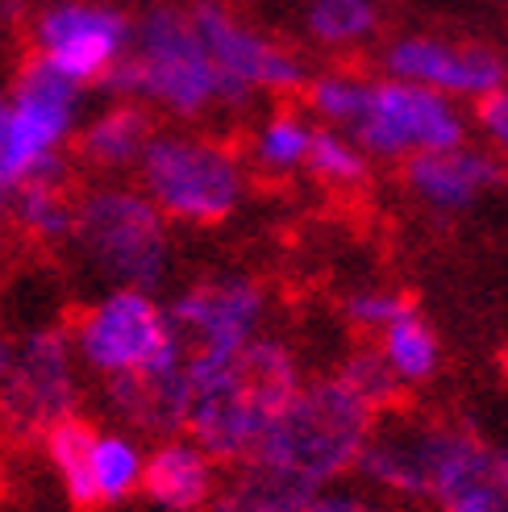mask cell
Instances as JSON below:
<instances>
[{"mask_svg": "<svg viewBox=\"0 0 508 512\" xmlns=\"http://www.w3.org/2000/svg\"><path fill=\"white\" fill-rule=\"evenodd\" d=\"M479 130L492 138V146L500 155H508V88H500L488 100H479Z\"/></svg>", "mask_w": 508, "mask_h": 512, "instance_id": "obj_29", "label": "cell"}, {"mask_svg": "<svg viewBox=\"0 0 508 512\" xmlns=\"http://www.w3.org/2000/svg\"><path fill=\"white\" fill-rule=\"evenodd\" d=\"M130 21L96 0H55L34 17V59L55 67L71 84H96L121 63Z\"/></svg>", "mask_w": 508, "mask_h": 512, "instance_id": "obj_11", "label": "cell"}, {"mask_svg": "<svg viewBox=\"0 0 508 512\" xmlns=\"http://www.w3.org/2000/svg\"><path fill=\"white\" fill-rule=\"evenodd\" d=\"M500 159L479 146H446V150H425V155L404 159V184L409 192L434 213H467L475 209L488 192L500 188Z\"/></svg>", "mask_w": 508, "mask_h": 512, "instance_id": "obj_16", "label": "cell"}, {"mask_svg": "<svg viewBox=\"0 0 508 512\" xmlns=\"http://www.w3.org/2000/svg\"><path fill=\"white\" fill-rule=\"evenodd\" d=\"M350 392H359L375 413H384V408H392L396 404V396L404 392L400 383H396V375L388 371V363L379 358V350H354V354H346L342 358V367L334 371Z\"/></svg>", "mask_w": 508, "mask_h": 512, "instance_id": "obj_26", "label": "cell"}, {"mask_svg": "<svg viewBox=\"0 0 508 512\" xmlns=\"http://www.w3.org/2000/svg\"><path fill=\"white\" fill-rule=\"evenodd\" d=\"M309 109L346 134L367 159H413L425 150H446L467 142V117L450 96L392 75H350L329 71L304 84Z\"/></svg>", "mask_w": 508, "mask_h": 512, "instance_id": "obj_2", "label": "cell"}, {"mask_svg": "<svg viewBox=\"0 0 508 512\" xmlns=\"http://www.w3.org/2000/svg\"><path fill=\"white\" fill-rule=\"evenodd\" d=\"M75 354L100 375H167L184 371L188 350L171 329L167 309L155 292L142 288H109L92 309L75 321Z\"/></svg>", "mask_w": 508, "mask_h": 512, "instance_id": "obj_7", "label": "cell"}, {"mask_svg": "<svg viewBox=\"0 0 508 512\" xmlns=\"http://www.w3.org/2000/svg\"><path fill=\"white\" fill-rule=\"evenodd\" d=\"M84 109V88L55 67L30 59L9 92L5 113V188L17 192L38 179L63 175V146L71 142Z\"/></svg>", "mask_w": 508, "mask_h": 512, "instance_id": "obj_8", "label": "cell"}, {"mask_svg": "<svg viewBox=\"0 0 508 512\" xmlns=\"http://www.w3.org/2000/svg\"><path fill=\"white\" fill-rule=\"evenodd\" d=\"M313 130L300 113H271L259 130H254L250 155L259 163V171L267 175H292L309 163V146H313Z\"/></svg>", "mask_w": 508, "mask_h": 512, "instance_id": "obj_23", "label": "cell"}, {"mask_svg": "<svg viewBox=\"0 0 508 512\" xmlns=\"http://www.w3.org/2000/svg\"><path fill=\"white\" fill-rule=\"evenodd\" d=\"M150 134H155L150 113L142 105H134V100H121V105L105 109L96 121H88L80 150H84V159L100 171H125V167H138Z\"/></svg>", "mask_w": 508, "mask_h": 512, "instance_id": "obj_18", "label": "cell"}, {"mask_svg": "<svg viewBox=\"0 0 508 512\" xmlns=\"http://www.w3.org/2000/svg\"><path fill=\"white\" fill-rule=\"evenodd\" d=\"M375 421L379 413L359 392H350L338 375H321L313 383H300V392L267 425L246 458L317 496L354 475Z\"/></svg>", "mask_w": 508, "mask_h": 512, "instance_id": "obj_3", "label": "cell"}, {"mask_svg": "<svg viewBox=\"0 0 508 512\" xmlns=\"http://www.w3.org/2000/svg\"><path fill=\"white\" fill-rule=\"evenodd\" d=\"M384 13H379V0H309L304 9V30L321 46H363L379 34Z\"/></svg>", "mask_w": 508, "mask_h": 512, "instance_id": "obj_22", "label": "cell"}, {"mask_svg": "<svg viewBox=\"0 0 508 512\" xmlns=\"http://www.w3.org/2000/svg\"><path fill=\"white\" fill-rule=\"evenodd\" d=\"M9 209H13V192H5V188H0V221L9 217Z\"/></svg>", "mask_w": 508, "mask_h": 512, "instance_id": "obj_32", "label": "cell"}, {"mask_svg": "<svg viewBox=\"0 0 508 512\" xmlns=\"http://www.w3.org/2000/svg\"><path fill=\"white\" fill-rule=\"evenodd\" d=\"M163 309L188 354H238L263 334L267 292L246 275H221L184 288Z\"/></svg>", "mask_w": 508, "mask_h": 512, "instance_id": "obj_12", "label": "cell"}, {"mask_svg": "<svg viewBox=\"0 0 508 512\" xmlns=\"http://www.w3.org/2000/svg\"><path fill=\"white\" fill-rule=\"evenodd\" d=\"M492 471H496V483L508 500V446H492Z\"/></svg>", "mask_w": 508, "mask_h": 512, "instance_id": "obj_30", "label": "cell"}, {"mask_svg": "<svg viewBox=\"0 0 508 512\" xmlns=\"http://www.w3.org/2000/svg\"><path fill=\"white\" fill-rule=\"evenodd\" d=\"M309 167L317 179H325V184L334 188H354L367 179V155L359 146H354L346 134L338 130H313V146H309Z\"/></svg>", "mask_w": 508, "mask_h": 512, "instance_id": "obj_25", "label": "cell"}, {"mask_svg": "<svg viewBox=\"0 0 508 512\" xmlns=\"http://www.w3.org/2000/svg\"><path fill=\"white\" fill-rule=\"evenodd\" d=\"M71 238L84 263L113 288L155 292L171 267L167 217L146 200L142 188L100 184L75 204Z\"/></svg>", "mask_w": 508, "mask_h": 512, "instance_id": "obj_5", "label": "cell"}, {"mask_svg": "<svg viewBox=\"0 0 508 512\" xmlns=\"http://www.w3.org/2000/svg\"><path fill=\"white\" fill-rule=\"evenodd\" d=\"M80 379H75L71 342L59 329L0 338V413L17 429H46L75 413Z\"/></svg>", "mask_w": 508, "mask_h": 512, "instance_id": "obj_9", "label": "cell"}, {"mask_svg": "<svg viewBox=\"0 0 508 512\" xmlns=\"http://www.w3.org/2000/svg\"><path fill=\"white\" fill-rule=\"evenodd\" d=\"M142 463H146V450L121 429H109L92 438V488H96V504L100 508H113L125 504L130 496H138L142 488Z\"/></svg>", "mask_w": 508, "mask_h": 512, "instance_id": "obj_21", "label": "cell"}, {"mask_svg": "<svg viewBox=\"0 0 508 512\" xmlns=\"http://www.w3.org/2000/svg\"><path fill=\"white\" fill-rule=\"evenodd\" d=\"M184 433L213 463L234 467L300 392V358L284 338L259 334L238 354H188Z\"/></svg>", "mask_w": 508, "mask_h": 512, "instance_id": "obj_1", "label": "cell"}, {"mask_svg": "<svg viewBox=\"0 0 508 512\" xmlns=\"http://www.w3.org/2000/svg\"><path fill=\"white\" fill-rule=\"evenodd\" d=\"M434 512H508L492 471V442L467 425L429 421V496Z\"/></svg>", "mask_w": 508, "mask_h": 512, "instance_id": "obj_14", "label": "cell"}, {"mask_svg": "<svg viewBox=\"0 0 508 512\" xmlns=\"http://www.w3.org/2000/svg\"><path fill=\"white\" fill-rule=\"evenodd\" d=\"M142 192L167 221L217 225L246 200V167L238 150L196 134H150L138 159Z\"/></svg>", "mask_w": 508, "mask_h": 512, "instance_id": "obj_6", "label": "cell"}, {"mask_svg": "<svg viewBox=\"0 0 508 512\" xmlns=\"http://www.w3.org/2000/svg\"><path fill=\"white\" fill-rule=\"evenodd\" d=\"M367 488L388 504H425L429 496V421H384L354 463Z\"/></svg>", "mask_w": 508, "mask_h": 512, "instance_id": "obj_15", "label": "cell"}, {"mask_svg": "<svg viewBox=\"0 0 508 512\" xmlns=\"http://www.w3.org/2000/svg\"><path fill=\"white\" fill-rule=\"evenodd\" d=\"M5 113H9V96L0 92V188H5Z\"/></svg>", "mask_w": 508, "mask_h": 512, "instance_id": "obj_31", "label": "cell"}, {"mask_svg": "<svg viewBox=\"0 0 508 512\" xmlns=\"http://www.w3.org/2000/svg\"><path fill=\"white\" fill-rule=\"evenodd\" d=\"M200 42H205L213 67L221 80L234 88V96L246 100L254 92H296L309 84V67L296 50L271 42L254 25H246L238 13H230L221 0H196L188 9Z\"/></svg>", "mask_w": 508, "mask_h": 512, "instance_id": "obj_10", "label": "cell"}, {"mask_svg": "<svg viewBox=\"0 0 508 512\" xmlns=\"http://www.w3.org/2000/svg\"><path fill=\"white\" fill-rule=\"evenodd\" d=\"M17 225L38 242H67L71 225H75V204L63 196L59 179H38L13 192V209Z\"/></svg>", "mask_w": 508, "mask_h": 512, "instance_id": "obj_24", "label": "cell"}, {"mask_svg": "<svg viewBox=\"0 0 508 512\" xmlns=\"http://www.w3.org/2000/svg\"><path fill=\"white\" fill-rule=\"evenodd\" d=\"M217 467L221 463H213L188 433H171L146 454L138 492L163 512H205L221 483Z\"/></svg>", "mask_w": 508, "mask_h": 512, "instance_id": "obj_17", "label": "cell"}, {"mask_svg": "<svg viewBox=\"0 0 508 512\" xmlns=\"http://www.w3.org/2000/svg\"><path fill=\"white\" fill-rule=\"evenodd\" d=\"M300 512H400L396 504L379 500V496H367V492H350V488H325L317 492Z\"/></svg>", "mask_w": 508, "mask_h": 512, "instance_id": "obj_28", "label": "cell"}, {"mask_svg": "<svg viewBox=\"0 0 508 512\" xmlns=\"http://www.w3.org/2000/svg\"><path fill=\"white\" fill-rule=\"evenodd\" d=\"M42 438H46V458H50V467H55L71 508L75 512H100L96 488H92V438H96V429L84 417L67 413L59 421H50L42 429Z\"/></svg>", "mask_w": 508, "mask_h": 512, "instance_id": "obj_20", "label": "cell"}, {"mask_svg": "<svg viewBox=\"0 0 508 512\" xmlns=\"http://www.w3.org/2000/svg\"><path fill=\"white\" fill-rule=\"evenodd\" d=\"M384 71L392 80L421 84L450 100H488L508 88V63L488 46H459L429 34L396 38L384 46Z\"/></svg>", "mask_w": 508, "mask_h": 512, "instance_id": "obj_13", "label": "cell"}, {"mask_svg": "<svg viewBox=\"0 0 508 512\" xmlns=\"http://www.w3.org/2000/svg\"><path fill=\"white\" fill-rule=\"evenodd\" d=\"M404 309H413L409 296L400 292H388V288H363V292H350L342 313L354 329H367V334H379L388 321H396Z\"/></svg>", "mask_w": 508, "mask_h": 512, "instance_id": "obj_27", "label": "cell"}, {"mask_svg": "<svg viewBox=\"0 0 508 512\" xmlns=\"http://www.w3.org/2000/svg\"><path fill=\"white\" fill-rule=\"evenodd\" d=\"M379 358L388 363L400 388H417L442 371V342L417 309H404L396 321L379 329Z\"/></svg>", "mask_w": 508, "mask_h": 512, "instance_id": "obj_19", "label": "cell"}, {"mask_svg": "<svg viewBox=\"0 0 508 512\" xmlns=\"http://www.w3.org/2000/svg\"><path fill=\"white\" fill-rule=\"evenodd\" d=\"M100 84L121 100L155 105L171 117H205L213 109L242 105L180 5H155L130 21V46Z\"/></svg>", "mask_w": 508, "mask_h": 512, "instance_id": "obj_4", "label": "cell"}]
</instances>
